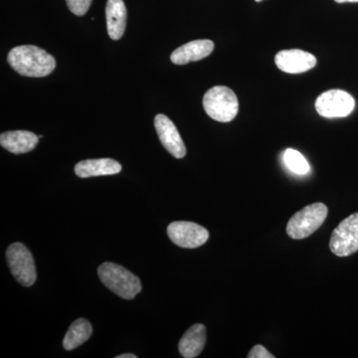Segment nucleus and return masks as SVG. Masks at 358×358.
Here are the masks:
<instances>
[{
  "label": "nucleus",
  "instance_id": "f257e3e1",
  "mask_svg": "<svg viewBox=\"0 0 358 358\" xmlns=\"http://www.w3.org/2000/svg\"><path fill=\"white\" fill-rule=\"evenodd\" d=\"M7 61L18 74L26 77H46L56 67L53 56L33 45L15 47L9 52Z\"/></svg>",
  "mask_w": 358,
  "mask_h": 358
},
{
  "label": "nucleus",
  "instance_id": "f03ea898",
  "mask_svg": "<svg viewBox=\"0 0 358 358\" xmlns=\"http://www.w3.org/2000/svg\"><path fill=\"white\" fill-rule=\"evenodd\" d=\"M103 284L124 300H133L141 291L140 279L126 268L115 263H103L98 268Z\"/></svg>",
  "mask_w": 358,
  "mask_h": 358
},
{
  "label": "nucleus",
  "instance_id": "7ed1b4c3",
  "mask_svg": "<svg viewBox=\"0 0 358 358\" xmlns=\"http://www.w3.org/2000/svg\"><path fill=\"white\" fill-rule=\"evenodd\" d=\"M203 108L206 114L220 122L235 119L239 110L237 96L232 90L224 86L209 89L203 96Z\"/></svg>",
  "mask_w": 358,
  "mask_h": 358
},
{
  "label": "nucleus",
  "instance_id": "20e7f679",
  "mask_svg": "<svg viewBox=\"0 0 358 358\" xmlns=\"http://www.w3.org/2000/svg\"><path fill=\"white\" fill-rule=\"evenodd\" d=\"M327 216V207L324 203L317 202L308 205L289 219L287 233L292 239H305L319 229Z\"/></svg>",
  "mask_w": 358,
  "mask_h": 358
},
{
  "label": "nucleus",
  "instance_id": "39448f33",
  "mask_svg": "<svg viewBox=\"0 0 358 358\" xmlns=\"http://www.w3.org/2000/svg\"><path fill=\"white\" fill-rule=\"evenodd\" d=\"M7 263L16 281L24 287L36 282V268L31 252L22 243H13L6 251Z\"/></svg>",
  "mask_w": 358,
  "mask_h": 358
},
{
  "label": "nucleus",
  "instance_id": "423d86ee",
  "mask_svg": "<svg viewBox=\"0 0 358 358\" xmlns=\"http://www.w3.org/2000/svg\"><path fill=\"white\" fill-rule=\"evenodd\" d=\"M329 249L338 257L350 256L358 251V212L341 221L334 230Z\"/></svg>",
  "mask_w": 358,
  "mask_h": 358
},
{
  "label": "nucleus",
  "instance_id": "0eeeda50",
  "mask_svg": "<svg viewBox=\"0 0 358 358\" xmlns=\"http://www.w3.org/2000/svg\"><path fill=\"white\" fill-rule=\"evenodd\" d=\"M355 101L343 90H329L315 101V109L324 117H345L355 110Z\"/></svg>",
  "mask_w": 358,
  "mask_h": 358
},
{
  "label": "nucleus",
  "instance_id": "6e6552de",
  "mask_svg": "<svg viewBox=\"0 0 358 358\" xmlns=\"http://www.w3.org/2000/svg\"><path fill=\"white\" fill-rule=\"evenodd\" d=\"M167 235L173 243L181 248L195 249L206 243L208 231L199 224L187 221H176L167 227Z\"/></svg>",
  "mask_w": 358,
  "mask_h": 358
},
{
  "label": "nucleus",
  "instance_id": "1a4fd4ad",
  "mask_svg": "<svg viewBox=\"0 0 358 358\" xmlns=\"http://www.w3.org/2000/svg\"><path fill=\"white\" fill-rule=\"evenodd\" d=\"M155 127L162 145L176 159H182L186 148L178 129L166 115L159 114L155 117Z\"/></svg>",
  "mask_w": 358,
  "mask_h": 358
},
{
  "label": "nucleus",
  "instance_id": "9d476101",
  "mask_svg": "<svg viewBox=\"0 0 358 358\" xmlns=\"http://www.w3.org/2000/svg\"><path fill=\"white\" fill-rule=\"evenodd\" d=\"M275 65L289 74H300L313 69L317 65V58L308 52L292 49L282 50L275 55Z\"/></svg>",
  "mask_w": 358,
  "mask_h": 358
},
{
  "label": "nucleus",
  "instance_id": "9b49d317",
  "mask_svg": "<svg viewBox=\"0 0 358 358\" xmlns=\"http://www.w3.org/2000/svg\"><path fill=\"white\" fill-rule=\"evenodd\" d=\"M213 49L214 43L211 40H194L174 50L171 60L176 65L196 62L210 55Z\"/></svg>",
  "mask_w": 358,
  "mask_h": 358
},
{
  "label": "nucleus",
  "instance_id": "f8f14e48",
  "mask_svg": "<svg viewBox=\"0 0 358 358\" xmlns=\"http://www.w3.org/2000/svg\"><path fill=\"white\" fill-rule=\"evenodd\" d=\"M39 136L28 131H6L0 136V145L14 155L27 154L36 148Z\"/></svg>",
  "mask_w": 358,
  "mask_h": 358
},
{
  "label": "nucleus",
  "instance_id": "ddd939ff",
  "mask_svg": "<svg viewBox=\"0 0 358 358\" xmlns=\"http://www.w3.org/2000/svg\"><path fill=\"white\" fill-rule=\"evenodd\" d=\"M121 164L110 159L82 160L75 166V173L81 178L113 176L121 173Z\"/></svg>",
  "mask_w": 358,
  "mask_h": 358
},
{
  "label": "nucleus",
  "instance_id": "4468645a",
  "mask_svg": "<svg viewBox=\"0 0 358 358\" xmlns=\"http://www.w3.org/2000/svg\"><path fill=\"white\" fill-rule=\"evenodd\" d=\"M206 343V329L202 324H196L190 327L178 343L180 355L185 358L199 357Z\"/></svg>",
  "mask_w": 358,
  "mask_h": 358
},
{
  "label": "nucleus",
  "instance_id": "2eb2a0df",
  "mask_svg": "<svg viewBox=\"0 0 358 358\" xmlns=\"http://www.w3.org/2000/svg\"><path fill=\"white\" fill-rule=\"evenodd\" d=\"M108 33L113 40H119L124 35L127 24V8L124 0H108L106 7Z\"/></svg>",
  "mask_w": 358,
  "mask_h": 358
},
{
  "label": "nucleus",
  "instance_id": "dca6fc26",
  "mask_svg": "<svg viewBox=\"0 0 358 358\" xmlns=\"http://www.w3.org/2000/svg\"><path fill=\"white\" fill-rule=\"evenodd\" d=\"M93 334V327L88 320L79 319L71 324L64 339L63 346L66 350H73L86 343Z\"/></svg>",
  "mask_w": 358,
  "mask_h": 358
},
{
  "label": "nucleus",
  "instance_id": "f3484780",
  "mask_svg": "<svg viewBox=\"0 0 358 358\" xmlns=\"http://www.w3.org/2000/svg\"><path fill=\"white\" fill-rule=\"evenodd\" d=\"M284 162L289 171L299 176H305L310 171V164L298 150H287L284 154Z\"/></svg>",
  "mask_w": 358,
  "mask_h": 358
},
{
  "label": "nucleus",
  "instance_id": "a211bd4d",
  "mask_svg": "<svg viewBox=\"0 0 358 358\" xmlns=\"http://www.w3.org/2000/svg\"><path fill=\"white\" fill-rule=\"evenodd\" d=\"M93 0H66L71 13L77 16H83L89 10Z\"/></svg>",
  "mask_w": 358,
  "mask_h": 358
},
{
  "label": "nucleus",
  "instance_id": "6ab92c4d",
  "mask_svg": "<svg viewBox=\"0 0 358 358\" xmlns=\"http://www.w3.org/2000/svg\"><path fill=\"white\" fill-rule=\"evenodd\" d=\"M248 358H275V355H271L263 345H258L250 350Z\"/></svg>",
  "mask_w": 358,
  "mask_h": 358
},
{
  "label": "nucleus",
  "instance_id": "aec40b11",
  "mask_svg": "<svg viewBox=\"0 0 358 358\" xmlns=\"http://www.w3.org/2000/svg\"><path fill=\"white\" fill-rule=\"evenodd\" d=\"M117 358H136L133 353H124V355H117Z\"/></svg>",
  "mask_w": 358,
  "mask_h": 358
},
{
  "label": "nucleus",
  "instance_id": "412c9836",
  "mask_svg": "<svg viewBox=\"0 0 358 358\" xmlns=\"http://www.w3.org/2000/svg\"><path fill=\"white\" fill-rule=\"evenodd\" d=\"M338 3H345V2H358V0H334Z\"/></svg>",
  "mask_w": 358,
  "mask_h": 358
},
{
  "label": "nucleus",
  "instance_id": "4be33fe9",
  "mask_svg": "<svg viewBox=\"0 0 358 358\" xmlns=\"http://www.w3.org/2000/svg\"><path fill=\"white\" fill-rule=\"evenodd\" d=\"M255 1H257V2H261V1H263V0H255Z\"/></svg>",
  "mask_w": 358,
  "mask_h": 358
}]
</instances>
